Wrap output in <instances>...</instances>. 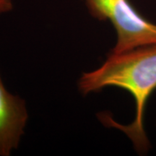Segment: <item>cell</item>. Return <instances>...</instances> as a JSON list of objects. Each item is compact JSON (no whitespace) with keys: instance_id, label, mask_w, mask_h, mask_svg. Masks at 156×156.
<instances>
[{"instance_id":"1","label":"cell","mask_w":156,"mask_h":156,"mask_svg":"<svg viewBox=\"0 0 156 156\" xmlns=\"http://www.w3.org/2000/svg\"><path fill=\"white\" fill-rule=\"evenodd\" d=\"M78 86L83 95L111 86L128 91L135 101V116L132 123L121 124L108 114H101L99 119L106 125L124 132L138 153L149 152L151 142L145 131V114L148 98L156 89V44L120 54L110 53L100 67L83 74Z\"/></svg>"},{"instance_id":"2","label":"cell","mask_w":156,"mask_h":156,"mask_svg":"<svg viewBox=\"0 0 156 156\" xmlns=\"http://www.w3.org/2000/svg\"><path fill=\"white\" fill-rule=\"evenodd\" d=\"M90 14L98 20H109L117 35L112 54L156 44V24L134 8L129 0H83Z\"/></svg>"},{"instance_id":"3","label":"cell","mask_w":156,"mask_h":156,"mask_svg":"<svg viewBox=\"0 0 156 156\" xmlns=\"http://www.w3.org/2000/svg\"><path fill=\"white\" fill-rule=\"evenodd\" d=\"M28 119L25 102L6 89L0 73V156L18 147Z\"/></svg>"},{"instance_id":"4","label":"cell","mask_w":156,"mask_h":156,"mask_svg":"<svg viewBox=\"0 0 156 156\" xmlns=\"http://www.w3.org/2000/svg\"><path fill=\"white\" fill-rule=\"evenodd\" d=\"M12 8V0H0V15L9 12Z\"/></svg>"}]
</instances>
